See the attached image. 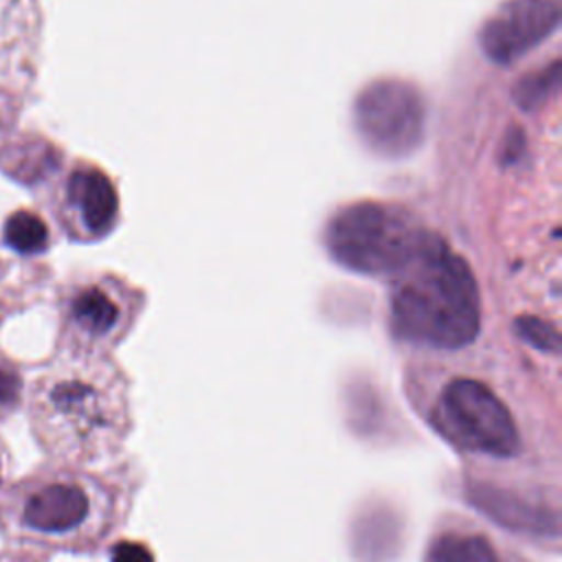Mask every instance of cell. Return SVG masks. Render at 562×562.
<instances>
[{
    "label": "cell",
    "mask_w": 562,
    "mask_h": 562,
    "mask_svg": "<svg viewBox=\"0 0 562 562\" xmlns=\"http://www.w3.org/2000/svg\"><path fill=\"white\" fill-rule=\"evenodd\" d=\"M426 417L446 441L470 457L514 459L525 448V432L512 406L476 378L457 375L443 382Z\"/></svg>",
    "instance_id": "4"
},
{
    "label": "cell",
    "mask_w": 562,
    "mask_h": 562,
    "mask_svg": "<svg viewBox=\"0 0 562 562\" xmlns=\"http://www.w3.org/2000/svg\"><path fill=\"white\" fill-rule=\"evenodd\" d=\"M22 375L15 367L0 360V424L9 419L22 402Z\"/></svg>",
    "instance_id": "12"
},
{
    "label": "cell",
    "mask_w": 562,
    "mask_h": 562,
    "mask_svg": "<svg viewBox=\"0 0 562 562\" xmlns=\"http://www.w3.org/2000/svg\"><path fill=\"white\" fill-rule=\"evenodd\" d=\"M0 562H46L37 551H31L26 547H11L0 551Z\"/></svg>",
    "instance_id": "14"
},
{
    "label": "cell",
    "mask_w": 562,
    "mask_h": 562,
    "mask_svg": "<svg viewBox=\"0 0 562 562\" xmlns=\"http://www.w3.org/2000/svg\"><path fill=\"white\" fill-rule=\"evenodd\" d=\"M123 520L112 483L70 463H46L0 487V533L13 547L88 553Z\"/></svg>",
    "instance_id": "2"
},
{
    "label": "cell",
    "mask_w": 562,
    "mask_h": 562,
    "mask_svg": "<svg viewBox=\"0 0 562 562\" xmlns=\"http://www.w3.org/2000/svg\"><path fill=\"white\" fill-rule=\"evenodd\" d=\"M29 424L57 463L86 465L116 454L132 430L121 371L92 353L53 364L29 391Z\"/></svg>",
    "instance_id": "1"
},
{
    "label": "cell",
    "mask_w": 562,
    "mask_h": 562,
    "mask_svg": "<svg viewBox=\"0 0 562 562\" xmlns=\"http://www.w3.org/2000/svg\"><path fill=\"white\" fill-rule=\"evenodd\" d=\"M393 277L391 321L397 336L439 349L474 340L481 323L476 281L439 237L424 233L413 257Z\"/></svg>",
    "instance_id": "3"
},
{
    "label": "cell",
    "mask_w": 562,
    "mask_h": 562,
    "mask_svg": "<svg viewBox=\"0 0 562 562\" xmlns=\"http://www.w3.org/2000/svg\"><path fill=\"white\" fill-rule=\"evenodd\" d=\"M424 233L400 211L358 202L338 211L327 226L331 257L362 274H395L413 257Z\"/></svg>",
    "instance_id": "5"
},
{
    "label": "cell",
    "mask_w": 562,
    "mask_h": 562,
    "mask_svg": "<svg viewBox=\"0 0 562 562\" xmlns=\"http://www.w3.org/2000/svg\"><path fill=\"white\" fill-rule=\"evenodd\" d=\"M560 22V0H509L481 31L485 55L509 64L540 44Z\"/></svg>",
    "instance_id": "7"
},
{
    "label": "cell",
    "mask_w": 562,
    "mask_h": 562,
    "mask_svg": "<svg viewBox=\"0 0 562 562\" xmlns=\"http://www.w3.org/2000/svg\"><path fill=\"white\" fill-rule=\"evenodd\" d=\"M125 312L119 296L105 285L90 283L70 292L64 307V325L79 353L116 340L123 331Z\"/></svg>",
    "instance_id": "8"
},
{
    "label": "cell",
    "mask_w": 562,
    "mask_h": 562,
    "mask_svg": "<svg viewBox=\"0 0 562 562\" xmlns=\"http://www.w3.org/2000/svg\"><path fill=\"white\" fill-rule=\"evenodd\" d=\"M110 562H154V555L143 542L125 540L112 547Z\"/></svg>",
    "instance_id": "13"
},
{
    "label": "cell",
    "mask_w": 562,
    "mask_h": 562,
    "mask_svg": "<svg viewBox=\"0 0 562 562\" xmlns=\"http://www.w3.org/2000/svg\"><path fill=\"white\" fill-rule=\"evenodd\" d=\"M7 470H9V450H7V446H4L2 439H0V487L4 485Z\"/></svg>",
    "instance_id": "15"
},
{
    "label": "cell",
    "mask_w": 562,
    "mask_h": 562,
    "mask_svg": "<svg viewBox=\"0 0 562 562\" xmlns=\"http://www.w3.org/2000/svg\"><path fill=\"white\" fill-rule=\"evenodd\" d=\"M356 125L373 151L389 158L404 156L422 140V97L406 81L378 79L356 101Z\"/></svg>",
    "instance_id": "6"
},
{
    "label": "cell",
    "mask_w": 562,
    "mask_h": 562,
    "mask_svg": "<svg viewBox=\"0 0 562 562\" xmlns=\"http://www.w3.org/2000/svg\"><path fill=\"white\" fill-rule=\"evenodd\" d=\"M4 244L20 255H37L48 248V228L40 215L20 209L13 211L2 226Z\"/></svg>",
    "instance_id": "11"
},
{
    "label": "cell",
    "mask_w": 562,
    "mask_h": 562,
    "mask_svg": "<svg viewBox=\"0 0 562 562\" xmlns=\"http://www.w3.org/2000/svg\"><path fill=\"white\" fill-rule=\"evenodd\" d=\"M424 562H501L492 540L472 527H448L430 540Z\"/></svg>",
    "instance_id": "10"
},
{
    "label": "cell",
    "mask_w": 562,
    "mask_h": 562,
    "mask_svg": "<svg viewBox=\"0 0 562 562\" xmlns=\"http://www.w3.org/2000/svg\"><path fill=\"white\" fill-rule=\"evenodd\" d=\"M66 206L86 235L99 237L110 231L119 200L110 178L97 167H79L66 182Z\"/></svg>",
    "instance_id": "9"
}]
</instances>
